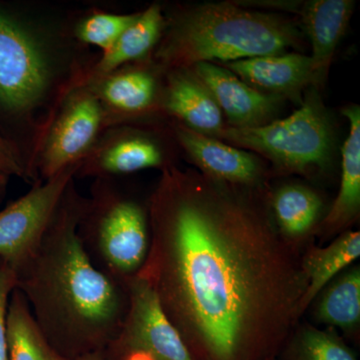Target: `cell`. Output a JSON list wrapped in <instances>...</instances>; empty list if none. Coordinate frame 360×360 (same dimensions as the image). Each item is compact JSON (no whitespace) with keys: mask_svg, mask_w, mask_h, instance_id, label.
Wrapping results in <instances>:
<instances>
[{"mask_svg":"<svg viewBox=\"0 0 360 360\" xmlns=\"http://www.w3.org/2000/svg\"><path fill=\"white\" fill-rule=\"evenodd\" d=\"M148 207L150 248L139 276L187 347L238 360L292 326L307 278L252 186L169 165Z\"/></svg>","mask_w":360,"mask_h":360,"instance_id":"obj_1","label":"cell"},{"mask_svg":"<svg viewBox=\"0 0 360 360\" xmlns=\"http://www.w3.org/2000/svg\"><path fill=\"white\" fill-rule=\"evenodd\" d=\"M84 200L73 179L39 250L14 274L42 335L68 360L103 352L129 309L127 286L92 262L78 236Z\"/></svg>","mask_w":360,"mask_h":360,"instance_id":"obj_2","label":"cell"},{"mask_svg":"<svg viewBox=\"0 0 360 360\" xmlns=\"http://www.w3.org/2000/svg\"><path fill=\"white\" fill-rule=\"evenodd\" d=\"M302 44L297 26L281 14L248 11L232 2L205 4L165 20L155 61L168 72L201 63L286 53Z\"/></svg>","mask_w":360,"mask_h":360,"instance_id":"obj_3","label":"cell"},{"mask_svg":"<svg viewBox=\"0 0 360 360\" xmlns=\"http://www.w3.org/2000/svg\"><path fill=\"white\" fill-rule=\"evenodd\" d=\"M78 236L101 271L124 284L139 274L150 248L148 207L116 186L113 179H96L85 198Z\"/></svg>","mask_w":360,"mask_h":360,"instance_id":"obj_4","label":"cell"},{"mask_svg":"<svg viewBox=\"0 0 360 360\" xmlns=\"http://www.w3.org/2000/svg\"><path fill=\"white\" fill-rule=\"evenodd\" d=\"M214 139L267 158L281 172L309 174L330 165L335 137L321 97L310 91L297 110L283 120L253 127L224 125Z\"/></svg>","mask_w":360,"mask_h":360,"instance_id":"obj_5","label":"cell"},{"mask_svg":"<svg viewBox=\"0 0 360 360\" xmlns=\"http://www.w3.org/2000/svg\"><path fill=\"white\" fill-rule=\"evenodd\" d=\"M58 70L51 46L33 26L0 6V108L27 117L49 101ZM58 99V101H59Z\"/></svg>","mask_w":360,"mask_h":360,"instance_id":"obj_6","label":"cell"},{"mask_svg":"<svg viewBox=\"0 0 360 360\" xmlns=\"http://www.w3.org/2000/svg\"><path fill=\"white\" fill-rule=\"evenodd\" d=\"M108 127L103 105L87 85L68 90L40 127L28 165L32 181L79 167Z\"/></svg>","mask_w":360,"mask_h":360,"instance_id":"obj_7","label":"cell"},{"mask_svg":"<svg viewBox=\"0 0 360 360\" xmlns=\"http://www.w3.org/2000/svg\"><path fill=\"white\" fill-rule=\"evenodd\" d=\"M79 167L34 186L0 210V260L16 274L35 255Z\"/></svg>","mask_w":360,"mask_h":360,"instance_id":"obj_8","label":"cell"},{"mask_svg":"<svg viewBox=\"0 0 360 360\" xmlns=\"http://www.w3.org/2000/svg\"><path fill=\"white\" fill-rule=\"evenodd\" d=\"M125 286L129 309L117 338L108 347L118 357L131 350H142L156 360H194L148 281L137 274Z\"/></svg>","mask_w":360,"mask_h":360,"instance_id":"obj_9","label":"cell"},{"mask_svg":"<svg viewBox=\"0 0 360 360\" xmlns=\"http://www.w3.org/2000/svg\"><path fill=\"white\" fill-rule=\"evenodd\" d=\"M167 165L158 141L124 124H116L101 134L75 176L113 179Z\"/></svg>","mask_w":360,"mask_h":360,"instance_id":"obj_10","label":"cell"},{"mask_svg":"<svg viewBox=\"0 0 360 360\" xmlns=\"http://www.w3.org/2000/svg\"><path fill=\"white\" fill-rule=\"evenodd\" d=\"M191 70L212 94L231 127L266 124L272 122L283 101L281 97L253 89L231 70L217 63H198Z\"/></svg>","mask_w":360,"mask_h":360,"instance_id":"obj_11","label":"cell"},{"mask_svg":"<svg viewBox=\"0 0 360 360\" xmlns=\"http://www.w3.org/2000/svg\"><path fill=\"white\" fill-rule=\"evenodd\" d=\"M286 9L300 16V22L311 45L310 58L314 65L315 86L323 84L336 49L347 32L354 11L352 0H311L262 4Z\"/></svg>","mask_w":360,"mask_h":360,"instance_id":"obj_12","label":"cell"},{"mask_svg":"<svg viewBox=\"0 0 360 360\" xmlns=\"http://www.w3.org/2000/svg\"><path fill=\"white\" fill-rule=\"evenodd\" d=\"M174 131L179 146L205 174L245 186H255L259 179L262 174L259 160L245 149L200 134L179 122L174 125Z\"/></svg>","mask_w":360,"mask_h":360,"instance_id":"obj_13","label":"cell"},{"mask_svg":"<svg viewBox=\"0 0 360 360\" xmlns=\"http://www.w3.org/2000/svg\"><path fill=\"white\" fill-rule=\"evenodd\" d=\"M165 18L160 4H153L122 33L110 51L101 53L96 63L86 68H77L73 73L65 91L82 86L94 80L120 70L123 66L141 60L155 49L165 30Z\"/></svg>","mask_w":360,"mask_h":360,"instance_id":"obj_14","label":"cell"},{"mask_svg":"<svg viewBox=\"0 0 360 360\" xmlns=\"http://www.w3.org/2000/svg\"><path fill=\"white\" fill-rule=\"evenodd\" d=\"M84 85L101 101L108 127L122 124L130 118L148 112L155 105L158 96L155 75L141 66H123Z\"/></svg>","mask_w":360,"mask_h":360,"instance_id":"obj_15","label":"cell"},{"mask_svg":"<svg viewBox=\"0 0 360 360\" xmlns=\"http://www.w3.org/2000/svg\"><path fill=\"white\" fill-rule=\"evenodd\" d=\"M221 66L253 89L281 98L295 96L309 85H315L311 58L302 53L257 56Z\"/></svg>","mask_w":360,"mask_h":360,"instance_id":"obj_16","label":"cell"},{"mask_svg":"<svg viewBox=\"0 0 360 360\" xmlns=\"http://www.w3.org/2000/svg\"><path fill=\"white\" fill-rule=\"evenodd\" d=\"M163 108L180 124L214 137L224 129V115L212 94L191 70L167 72Z\"/></svg>","mask_w":360,"mask_h":360,"instance_id":"obj_17","label":"cell"},{"mask_svg":"<svg viewBox=\"0 0 360 360\" xmlns=\"http://www.w3.org/2000/svg\"><path fill=\"white\" fill-rule=\"evenodd\" d=\"M349 122V132L342 148L341 182L335 203L328 212L326 224L330 229L347 224L359 214L360 207V110L352 105L342 110Z\"/></svg>","mask_w":360,"mask_h":360,"instance_id":"obj_18","label":"cell"},{"mask_svg":"<svg viewBox=\"0 0 360 360\" xmlns=\"http://www.w3.org/2000/svg\"><path fill=\"white\" fill-rule=\"evenodd\" d=\"M6 328L9 360H68L42 335L25 296L16 288L9 298Z\"/></svg>","mask_w":360,"mask_h":360,"instance_id":"obj_19","label":"cell"},{"mask_svg":"<svg viewBox=\"0 0 360 360\" xmlns=\"http://www.w3.org/2000/svg\"><path fill=\"white\" fill-rule=\"evenodd\" d=\"M360 255V233L347 232L333 245L323 250H314L302 264L307 278V290L300 302V311L307 309L319 291Z\"/></svg>","mask_w":360,"mask_h":360,"instance_id":"obj_20","label":"cell"},{"mask_svg":"<svg viewBox=\"0 0 360 360\" xmlns=\"http://www.w3.org/2000/svg\"><path fill=\"white\" fill-rule=\"evenodd\" d=\"M272 210L281 232L298 236L311 229L321 214V200L304 186H286L272 198Z\"/></svg>","mask_w":360,"mask_h":360,"instance_id":"obj_21","label":"cell"},{"mask_svg":"<svg viewBox=\"0 0 360 360\" xmlns=\"http://www.w3.org/2000/svg\"><path fill=\"white\" fill-rule=\"evenodd\" d=\"M322 321L341 328L355 326L360 317V271L354 269L329 288L319 304Z\"/></svg>","mask_w":360,"mask_h":360,"instance_id":"obj_22","label":"cell"},{"mask_svg":"<svg viewBox=\"0 0 360 360\" xmlns=\"http://www.w3.org/2000/svg\"><path fill=\"white\" fill-rule=\"evenodd\" d=\"M139 13L117 14L94 11L82 18L73 28V37L80 44L110 51L118 37L135 20Z\"/></svg>","mask_w":360,"mask_h":360,"instance_id":"obj_23","label":"cell"},{"mask_svg":"<svg viewBox=\"0 0 360 360\" xmlns=\"http://www.w3.org/2000/svg\"><path fill=\"white\" fill-rule=\"evenodd\" d=\"M302 360H356L333 335L316 329L305 331L302 340Z\"/></svg>","mask_w":360,"mask_h":360,"instance_id":"obj_24","label":"cell"},{"mask_svg":"<svg viewBox=\"0 0 360 360\" xmlns=\"http://www.w3.org/2000/svg\"><path fill=\"white\" fill-rule=\"evenodd\" d=\"M15 288L13 270L0 260V360H9L6 315L9 298Z\"/></svg>","mask_w":360,"mask_h":360,"instance_id":"obj_25","label":"cell"},{"mask_svg":"<svg viewBox=\"0 0 360 360\" xmlns=\"http://www.w3.org/2000/svg\"><path fill=\"white\" fill-rule=\"evenodd\" d=\"M0 174L32 181L27 162L13 142L0 134Z\"/></svg>","mask_w":360,"mask_h":360,"instance_id":"obj_26","label":"cell"},{"mask_svg":"<svg viewBox=\"0 0 360 360\" xmlns=\"http://www.w3.org/2000/svg\"><path fill=\"white\" fill-rule=\"evenodd\" d=\"M120 360H156L148 354V352H142V350H131L127 352L120 357Z\"/></svg>","mask_w":360,"mask_h":360,"instance_id":"obj_27","label":"cell"},{"mask_svg":"<svg viewBox=\"0 0 360 360\" xmlns=\"http://www.w3.org/2000/svg\"><path fill=\"white\" fill-rule=\"evenodd\" d=\"M75 360H106V359L103 352H96V354L82 355Z\"/></svg>","mask_w":360,"mask_h":360,"instance_id":"obj_28","label":"cell"},{"mask_svg":"<svg viewBox=\"0 0 360 360\" xmlns=\"http://www.w3.org/2000/svg\"><path fill=\"white\" fill-rule=\"evenodd\" d=\"M7 180H8V177L0 174V195L4 193V188H6Z\"/></svg>","mask_w":360,"mask_h":360,"instance_id":"obj_29","label":"cell"}]
</instances>
